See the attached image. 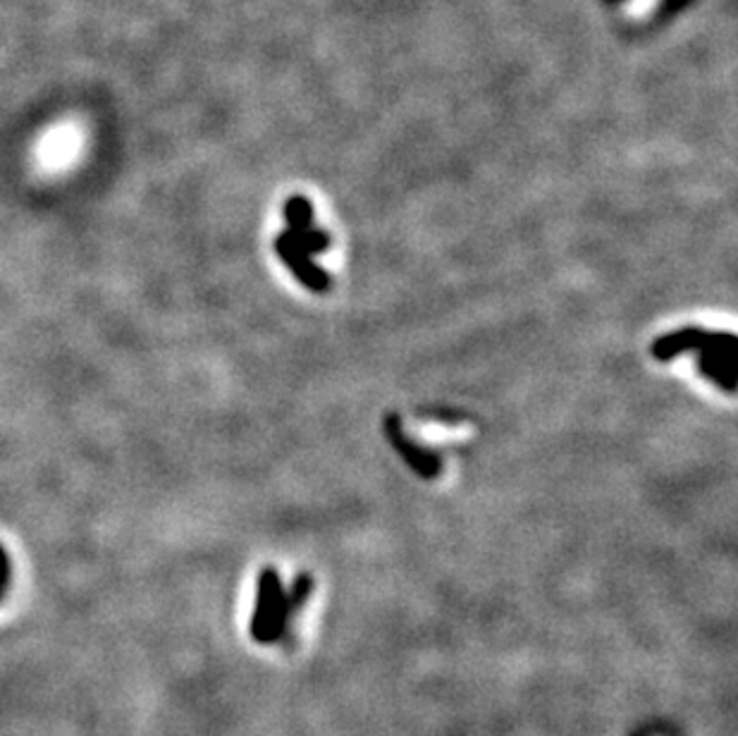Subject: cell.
<instances>
[{
	"label": "cell",
	"instance_id": "cell-5",
	"mask_svg": "<svg viewBox=\"0 0 738 736\" xmlns=\"http://www.w3.org/2000/svg\"><path fill=\"white\" fill-rule=\"evenodd\" d=\"M736 361L721 357V354L713 351H695V366H698V374L705 376L707 380H713L717 388L724 392H734L736 390Z\"/></svg>",
	"mask_w": 738,
	"mask_h": 736
},
{
	"label": "cell",
	"instance_id": "cell-1",
	"mask_svg": "<svg viewBox=\"0 0 738 736\" xmlns=\"http://www.w3.org/2000/svg\"><path fill=\"white\" fill-rule=\"evenodd\" d=\"M294 615L287 600V593L282 591L280 574L273 567L259 572L257 582V603H253L251 615V636L259 643H275L287 631L290 617Z\"/></svg>",
	"mask_w": 738,
	"mask_h": 736
},
{
	"label": "cell",
	"instance_id": "cell-7",
	"mask_svg": "<svg viewBox=\"0 0 738 736\" xmlns=\"http://www.w3.org/2000/svg\"><path fill=\"white\" fill-rule=\"evenodd\" d=\"M285 235L294 247H300L302 251H306L308 257H314V253H323L325 249L330 247V235L325 232L323 228H308V230H285Z\"/></svg>",
	"mask_w": 738,
	"mask_h": 736
},
{
	"label": "cell",
	"instance_id": "cell-2",
	"mask_svg": "<svg viewBox=\"0 0 738 736\" xmlns=\"http://www.w3.org/2000/svg\"><path fill=\"white\" fill-rule=\"evenodd\" d=\"M382 431H386V437H388V443L392 445V450L404 459V464L416 476H421L425 480H433V478L443 474V457H439L437 452L425 450V447H421V445L411 441V437L404 433L400 416L388 414L386 423H382Z\"/></svg>",
	"mask_w": 738,
	"mask_h": 736
},
{
	"label": "cell",
	"instance_id": "cell-8",
	"mask_svg": "<svg viewBox=\"0 0 738 736\" xmlns=\"http://www.w3.org/2000/svg\"><path fill=\"white\" fill-rule=\"evenodd\" d=\"M10 574H12L10 555H8V550L3 545H0V598L6 596V591L10 586Z\"/></svg>",
	"mask_w": 738,
	"mask_h": 736
},
{
	"label": "cell",
	"instance_id": "cell-4",
	"mask_svg": "<svg viewBox=\"0 0 738 736\" xmlns=\"http://www.w3.org/2000/svg\"><path fill=\"white\" fill-rule=\"evenodd\" d=\"M705 335L707 331L698 328V325H686V328L660 335L655 343L650 345V354L652 359L658 361H672L686 351H701L705 345Z\"/></svg>",
	"mask_w": 738,
	"mask_h": 736
},
{
	"label": "cell",
	"instance_id": "cell-6",
	"mask_svg": "<svg viewBox=\"0 0 738 736\" xmlns=\"http://www.w3.org/2000/svg\"><path fill=\"white\" fill-rule=\"evenodd\" d=\"M285 223L287 230H308L314 228V206L302 194H294L285 202Z\"/></svg>",
	"mask_w": 738,
	"mask_h": 736
},
{
	"label": "cell",
	"instance_id": "cell-3",
	"mask_svg": "<svg viewBox=\"0 0 738 736\" xmlns=\"http://www.w3.org/2000/svg\"><path fill=\"white\" fill-rule=\"evenodd\" d=\"M273 249L278 253V259L290 268L292 275L300 280L308 292L325 294L333 288V280H330L328 273H325V268H321L314 261V257H308L306 251H302L300 247H294L282 232L275 237Z\"/></svg>",
	"mask_w": 738,
	"mask_h": 736
}]
</instances>
